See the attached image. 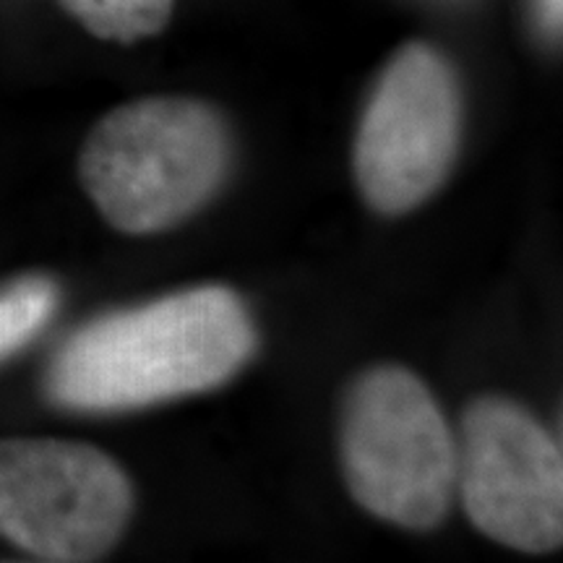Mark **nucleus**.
<instances>
[{
  "label": "nucleus",
  "instance_id": "4",
  "mask_svg": "<svg viewBox=\"0 0 563 563\" xmlns=\"http://www.w3.org/2000/svg\"><path fill=\"white\" fill-rule=\"evenodd\" d=\"M462 129L454 63L431 42H407L373 84L357 125L352 165L365 203L386 217L426 203L452 173Z\"/></svg>",
  "mask_w": 563,
  "mask_h": 563
},
{
  "label": "nucleus",
  "instance_id": "1",
  "mask_svg": "<svg viewBox=\"0 0 563 563\" xmlns=\"http://www.w3.org/2000/svg\"><path fill=\"white\" fill-rule=\"evenodd\" d=\"M256 344L241 295L191 287L89 321L55 352L45 391L76 412L144 410L228 384Z\"/></svg>",
  "mask_w": 563,
  "mask_h": 563
},
{
  "label": "nucleus",
  "instance_id": "3",
  "mask_svg": "<svg viewBox=\"0 0 563 563\" xmlns=\"http://www.w3.org/2000/svg\"><path fill=\"white\" fill-rule=\"evenodd\" d=\"M344 483L373 517L433 530L456 493V435L431 389L402 365L350 384L340 422Z\"/></svg>",
  "mask_w": 563,
  "mask_h": 563
},
{
  "label": "nucleus",
  "instance_id": "7",
  "mask_svg": "<svg viewBox=\"0 0 563 563\" xmlns=\"http://www.w3.org/2000/svg\"><path fill=\"white\" fill-rule=\"evenodd\" d=\"M89 34L104 42L154 37L170 24L175 0H58Z\"/></svg>",
  "mask_w": 563,
  "mask_h": 563
},
{
  "label": "nucleus",
  "instance_id": "5",
  "mask_svg": "<svg viewBox=\"0 0 563 563\" xmlns=\"http://www.w3.org/2000/svg\"><path fill=\"white\" fill-rule=\"evenodd\" d=\"M133 485L102 449L60 439H0V538L40 561L87 563L118 545Z\"/></svg>",
  "mask_w": 563,
  "mask_h": 563
},
{
  "label": "nucleus",
  "instance_id": "2",
  "mask_svg": "<svg viewBox=\"0 0 563 563\" xmlns=\"http://www.w3.org/2000/svg\"><path fill=\"white\" fill-rule=\"evenodd\" d=\"M230 165L232 136L220 110L194 97H144L89 131L79 178L112 228L152 235L207 207Z\"/></svg>",
  "mask_w": 563,
  "mask_h": 563
},
{
  "label": "nucleus",
  "instance_id": "6",
  "mask_svg": "<svg viewBox=\"0 0 563 563\" xmlns=\"http://www.w3.org/2000/svg\"><path fill=\"white\" fill-rule=\"evenodd\" d=\"M456 493L470 522L498 545L551 553L563 543V460L545 426L498 394L464 407Z\"/></svg>",
  "mask_w": 563,
  "mask_h": 563
},
{
  "label": "nucleus",
  "instance_id": "9",
  "mask_svg": "<svg viewBox=\"0 0 563 563\" xmlns=\"http://www.w3.org/2000/svg\"><path fill=\"white\" fill-rule=\"evenodd\" d=\"M538 13L548 30L559 32L561 26V0H538Z\"/></svg>",
  "mask_w": 563,
  "mask_h": 563
},
{
  "label": "nucleus",
  "instance_id": "8",
  "mask_svg": "<svg viewBox=\"0 0 563 563\" xmlns=\"http://www.w3.org/2000/svg\"><path fill=\"white\" fill-rule=\"evenodd\" d=\"M60 306V287L51 277H21L0 287V363L24 350Z\"/></svg>",
  "mask_w": 563,
  "mask_h": 563
}]
</instances>
